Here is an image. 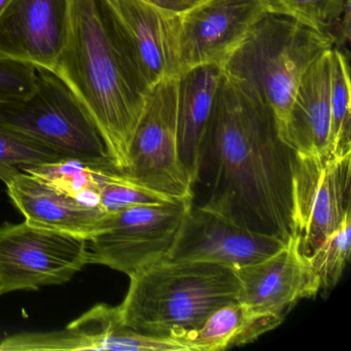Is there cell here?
<instances>
[{
  "label": "cell",
  "instance_id": "obj_10",
  "mask_svg": "<svg viewBox=\"0 0 351 351\" xmlns=\"http://www.w3.org/2000/svg\"><path fill=\"white\" fill-rule=\"evenodd\" d=\"M285 241L243 227L206 205L193 203L165 260L208 263L235 271L271 256Z\"/></svg>",
  "mask_w": 351,
  "mask_h": 351
},
{
  "label": "cell",
  "instance_id": "obj_24",
  "mask_svg": "<svg viewBox=\"0 0 351 351\" xmlns=\"http://www.w3.org/2000/svg\"><path fill=\"white\" fill-rule=\"evenodd\" d=\"M97 180L98 203L106 213L138 205L161 204L178 199L139 186L127 180L112 166L98 168Z\"/></svg>",
  "mask_w": 351,
  "mask_h": 351
},
{
  "label": "cell",
  "instance_id": "obj_27",
  "mask_svg": "<svg viewBox=\"0 0 351 351\" xmlns=\"http://www.w3.org/2000/svg\"><path fill=\"white\" fill-rule=\"evenodd\" d=\"M147 3L167 10L172 13L182 14L196 5L199 0H145Z\"/></svg>",
  "mask_w": 351,
  "mask_h": 351
},
{
  "label": "cell",
  "instance_id": "obj_9",
  "mask_svg": "<svg viewBox=\"0 0 351 351\" xmlns=\"http://www.w3.org/2000/svg\"><path fill=\"white\" fill-rule=\"evenodd\" d=\"M350 173L351 155L295 154L291 173V228L304 254H311L351 210Z\"/></svg>",
  "mask_w": 351,
  "mask_h": 351
},
{
  "label": "cell",
  "instance_id": "obj_2",
  "mask_svg": "<svg viewBox=\"0 0 351 351\" xmlns=\"http://www.w3.org/2000/svg\"><path fill=\"white\" fill-rule=\"evenodd\" d=\"M54 73L87 108L114 167L124 170L149 90L127 56L106 0H71L69 40Z\"/></svg>",
  "mask_w": 351,
  "mask_h": 351
},
{
  "label": "cell",
  "instance_id": "obj_22",
  "mask_svg": "<svg viewBox=\"0 0 351 351\" xmlns=\"http://www.w3.org/2000/svg\"><path fill=\"white\" fill-rule=\"evenodd\" d=\"M63 159L54 149L11 127L0 125V180L5 186L23 168Z\"/></svg>",
  "mask_w": 351,
  "mask_h": 351
},
{
  "label": "cell",
  "instance_id": "obj_13",
  "mask_svg": "<svg viewBox=\"0 0 351 351\" xmlns=\"http://www.w3.org/2000/svg\"><path fill=\"white\" fill-rule=\"evenodd\" d=\"M267 13L264 0H199L180 14V75L199 65H221Z\"/></svg>",
  "mask_w": 351,
  "mask_h": 351
},
{
  "label": "cell",
  "instance_id": "obj_16",
  "mask_svg": "<svg viewBox=\"0 0 351 351\" xmlns=\"http://www.w3.org/2000/svg\"><path fill=\"white\" fill-rule=\"evenodd\" d=\"M8 195L25 221L34 227L89 240L99 231L106 213L57 192L21 171L7 184Z\"/></svg>",
  "mask_w": 351,
  "mask_h": 351
},
{
  "label": "cell",
  "instance_id": "obj_19",
  "mask_svg": "<svg viewBox=\"0 0 351 351\" xmlns=\"http://www.w3.org/2000/svg\"><path fill=\"white\" fill-rule=\"evenodd\" d=\"M281 322L256 313L241 302L234 301L213 311L186 339V345L190 351L225 350L252 342Z\"/></svg>",
  "mask_w": 351,
  "mask_h": 351
},
{
  "label": "cell",
  "instance_id": "obj_12",
  "mask_svg": "<svg viewBox=\"0 0 351 351\" xmlns=\"http://www.w3.org/2000/svg\"><path fill=\"white\" fill-rule=\"evenodd\" d=\"M188 351L180 341L124 326L118 306L96 304L62 330L27 332L0 340V351Z\"/></svg>",
  "mask_w": 351,
  "mask_h": 351
},
{
  "label": "cell",
  "instance_id": "obj_15",
  "mask_svg": "<svg viewBox=\"0 0 351 351\" xmlns=\"http://www.w3.org/2000/svg\"><path fill=\"white\" fill-rule=\"evenodd\" d=\"M69 28L71 0H11L0 16V55L54 73Z\"/></svg>",
  "mask_w": 351,
  "mask_h": 351
},
{
  "label": "cell",
  "instance_id": "obj_23",
  "mask_svg": "<svg viewBox=\"0 0 351 351\" xmlns=\"http://www.w3.org/2000/svg\"><path fill=\"white\" fill-rule=\"evenodd\" d=\"M351 210L341 225L310 254L308 262L320 291L334 287L342 278L350 258Z\"/></svg>",
  "mask_w": 351,
  "mask_h": 351
},
{
  "label": "cell",
  "instance_id": "obj_5",
  "mask_svg": "<svg viewBox=\"0 0 351 351\" xmlns=\"http://www.w3.org/2000/svg\"><path fill=\"white\" fill-rule=\"evenodd\" d=\"M36 71V88L27 98L0 104V125L29 135L61 158L114 167L95 122L75 92L56 73Z\"/></svg>",
  "mask_w": 351,
  "mask_h": 351
},
{
  "label": "cell",
  "instance_id": "obj_1",
  "mask_svg": "<svg viewBox=\"0 0 351 351\" xmlns=\"http://www.w3.org/2000/svg\"><path fill=\"white\" fill-rule=\"evenodd\" d=\"M295 156L272 108L223 73L202 145L200 172L210 176L204 205L248 229L287 240Z\"/></svg>",
  "mask_w": 351,
  "mask_h": 351
},
{
  "label": "cell",
  "instance_id": "obj_20",
  "mask_svg": "<svg viewBox=\"0 0 351 351\" xmlns=\"http://www.w3.org/2000/svg\"><path fill=\"white\" fill-rule=\"evenodd\" d=\"M351 90L348 56L330 51V117L328 152L335 157L351 155Z\"/></svg>",
  "mask_w": 351,
  "mask_h": 351
},
{
  "label": "cell",
  "instance_id": "obj_11",
  "mask_svg": "<svg viewBox=\"0 0 351 351\" xmlns=\"http://www.w3.org/2000/svg\"><path fill=\"white\" fill-rule=\"evenodd\" d=\"M127 56L147 90L180 75V14L145 0H106Z\"/></svg>",
  "mask_w": 351,
  "mask_h": 351
},
{
  "label": "cell",
  "instance_id": "obj_4",
  "mask_svg": "<svg viewBox=\"0 0 351 351\" xmlns=\"http://www.w3.org/2000/svg\"><path fill=\"white\" fill-rule=\"evenodd\" d=\"M335 45L332 34L267 12L221 69L226 77L272 108L281 136L302 77Z\"/></svg>",
  "mask_w": 351,
  "mask_h": 351
},
{
  "label": "cell",
  "instance_id": "obj_21",
  "mask_svg": "<svg viewBox=\"0 0 351 351\" xmlns=\"http://www.w3.org/2000/svg\"><path fill=\"white\" fill-rule=\"evenodd\" d=\"M97 166L80 160L63 158L52 163L32 166L22 171L75 200L99 206L98 200Z\"/></svg>",
  "mask_w": 351,
  "mask_h": 351
},
{
  "label": "cell",
  "instance_id": "obj_14",
  "mask_svg": "<svg viewBox=\"0 0 351 351\" xmlns=\"http://www.w3.org/2000/svg\"><path fill=\"white\" fill-rule=\"evenodd\" d=\"M235 273L240 287L237 301L281 322L300 300L315 297L320 291L295 234L274 254Z\"/></svg>",
  "mask_w": 351,
  "mask_h": 351
},
{
  "label": "cell",
  "instance_id": "obj_26",
  "mask_svg": "<svg viewBox=\"0 0 351 351\" xmlns=\"http://www.w3.org/2000/svg\"><path fill=\"white\" fill-rule=\"evenodd\" d=\"M36 80L34 65L0 55V104L25 99L34 92Z\"/></svg>",
  "mask_w": 351,
  "mask_h": 351
},
{
  "label": "cell",
  "instance_id": "obj_18",
  "mask_svg": "<svg viewBox=\"0 0 351 351\" xmlns=\"http://www.w3.org/2000/svg\"><path fill=\"white\" fill-rule=\"evenodd\" d=\"M221 77V66L206 64L178 77V149L194 184L200 178L203 141Z\"/></svg>",
  "mask_w": 351,
  "mask_h": 351
},
{
  "label": "cell",
  "instance_id": "obj_17",
  "mask_svg": "<svg viewBox=\"0 0 351 351\" xmlns=\"http://www.w3.org/2000/svg\"><path fill=\"white\" fill-rule=\"evenodd\" d=\"M330 51L316 59L302 77L281 134L282 141L299 155L328 153Z\"/></svg>",
  "mask_w": 351,
  "mask_h": 351
},
{
  "label": "cell",
  "instance_id": "obj_25",
  "mask_svg": "<svg viewBox=\"0 0 351 351\" xmlns=\"http://www.w3.org/2000/svg\"><path fill=\"white\" fill-rule=\"evenodd\" d=\"M268 13L287 16L332 34L350 0H264Z\"/></svg>",
  "mask_w": 351,
  "mask_h": 351
},
{
  "label": "cell",
  "instance_id": "obj_28",
  "mask_svg": "<svg viewBox=\"0 0 351 351\" xmlns=\"http://www.w3.org/2000/svg\"><path fill=\"white\" fill-rule=\"evenodd\" d=\"M10 3H11V0H0V16L3 15V11Z\"/></svg>",
  "mask_w": 351,
  "mask_h": 351
},
{
  "label": "cell",
  "instance_id": "obj_7",
  "mask_svg": "<svg viewBox=\"0 0 351 351\" xmlns=\"http://www.w3.org/2000/svg\"><path fill=\"white\" fill-rule=\"evenodd\" d=\"M119 172L149 190L194 199L195 184L178 149V77L164 80L149 90L131 141L128 166Z\"/></svg>",
  "mask_w": 351,
  "mask_h": 351
},
{
  "label": "cell",
  "instance_id": "obj_6",
  "mask_svg": "<svg viewBox=\"0 0 351 351\" xmlns=\"http://www.w3.org/2000/svg\"><path fill=\"white\" fill-rule=\"evenodd\" d=\"M194 199L138 205L106 213L88 240V265H102L131 276L167 258Z\"/></svg>",
  "mask_w": 351,
  "mask_h": 351
},
{
  "label": "cell",
  "instance_id": "obj_3",
  "mask_svg": "<svg viewBox=\"0 0 351 351\" xmlns=\"http://www.w3.org/2000/svg\"><path fill=\"white\" fill-rule=\"evenodd\" d=\"M129 277L118 306L123 324L186 347L213 311L237 301L240 289L235 271L208 263L163 260Z\"/></svg>",
  "mask_w": 351,
  "mask_h": 351
},
{
  "label": "cell",
  "instance_id": "obj_8",
  "mask_svg": "<svg viewBox=\"0 0 351 351\" xmlns=\"http://www.w3.org/2000/svg\"><path fill=\"white\" fill-rule=\"evenodd\" d=\"M88 265V240L23 223L0 226V295L69 282Z\"/></svg>",
  "mask_w": 351,
  "mask_h": 351
}]
</instances>
